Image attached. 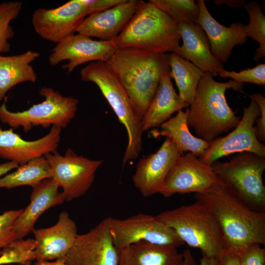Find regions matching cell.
Returning a JSON list of instances; mask_svg holds the SVG:
<instances>
[{
	"label": "cell",
	"instance_id": "obj_23",
	"mask_svg": "<svg viewBox=\"0 0 265 265\" xmlns=\"http://www.w3.org/2000/svg\"><path fill=\"white\" fill-rule=\"evenodd\" d=\"M189 105L176 93L169 73L161 77L157 91L141 120L143 132L159 127L175 112Z\"/></svg>",
	"mask_w": 265,
	"mask_h": 265
},
{
	"label": "cell",
	"instance_id": "obj_21",
	"mask_svg": "<svg viewBox=\"0 0 265 265\" xmlns=\"http://www.w3.org/2000/svg\"><path fill=\"white\" fill-rule=\"evenodd\" d=\"M179 25L183 44L175 53L203 72L217 76L224 69V65L212 55L209 39L201 26L198 23Z\"/></svg>",
	"mask_w": 265,
	"mask_h": 265
},
{
	"label": "cell",
	"instance_id": "obj_31",
	"mask_svg": "<svg viewBox=\"0 0 265 265\" xmlns=\"http://www.w3.org/2000/svg\"><path fill=\"white\" fill-rule=\"evenodd\" d=\"M34 239H16L0 252V265L11 263L26 265L36 259Z\"/></svg>",
	"mask_w": 265,
	"mask_h": 265
},
{
	"label": "cell",
	"instance_id": "obj_28",
	"mask_svg": "<svg viewBox=\"0 0 265 265\" xmlns=\"http://www.w3.org/2000/svg\"><path fill=\"white\" fill-rule=\"evenodd\" d=\"M51 177L50 165L45 157H41L19 165L15 171L1 177L0 188L9 189L23 186L33 188Z\"/></svg>",
	"mask_w": 265,
	"mask_h": 265
},
{
	"label": "cell",
	"instance_id": "obj_26",
	"mask_svg": "<svg viewBox=\"0 0 265 265\" xmlns=\"http://www.w3.org/2000/svg\"><path fill=\"white\" fill-rule=\"evenodd\" d=\"M188 111V107L185 111H179L161 124L160 129L153 130L151 133L155 138L165 136L171 139L182 153L191 152L198 158L207 148L208 142L190 133L187 122Z\"/></svg>",
	"mask_w": 265,
	"mask_h": 265
},
{
	"label": "cell",
	"instance_id": "obj_42",
	"mask_svg": "<svg viewBox=\"0 0 265 265\" xmlns=\"http://www.w3.org/2000/svg\"><path fill=\"white\" fill-rule=\"evenodd\" d=\"M184 260L182 265H196V263L191 252L188 249L183 253Z\"/></svg>",
	"mask_w": 265,
	"mask_h": 265
},
{
	"label": "cell",
	"instance_id": "obj_20",
	"mask_svg": "<svg viewBox=\"0 0 265 265\" xmlns=\"http://www.w3.org/2000/svg\"><path fill=\"white\" fill-rule=\"evenodd\" d=\"M196 3L199 9L197 23L201 26L209 39L212 55L219 62H226L233 48L244 44L247 40L244 25L238 22L226 27L212 16L204 0H198Z\"/></svg>",
	"mask_w": 265,
	"mask_h": 265
},
{
	"label": "cell",
	"instance_id": "obj_9",
	"mask_svg": "<svg viewBox=\"0 0 265 265\" xmlns=\"http://www.w3.org/2000/svg\"><path fill=\"white\" fill-rule=\"evenodd\" d=\"M113 243L118 250L140 241L173 246L184 242L157 216L138 213L124 219L107 217Z\"/></svg>",
	"mask_w": 265,
	"mask_h": 265
},
{
	"label": "cell",
	"instance_id": "obj_4",
	"mask_svg": "<svg viewBox=\"0 0 265 265\" xmlns=\"http://www.w3.org/2000/svg\"><path fill=\"white\" fill-rule=\"evenodd\" d=\"M179 25L149 1H143L122 32L111 41L116 49L136 48L156 53H175Z\"/></svg>",
	"mask_w": 265,
	"mask_h": 265
},
{
	"label": "cell",
	"instance_id": "obj_3",
	"mask_svg": "<svg viewBox=\"0 0 265 265\" xmlns=\"http://www.w3.org/2000/svg\"><path fill=\"white\" fill-rule=\"evenodd\" d=\"M243 87V83L233 80L219 82L211 73L204 72L188 107V127L193 129L199 138L207 142L235 128L241 118L229 106L225 92L230 88L240 91Z\"/></svg>",
	"mask_w": 265,
	"mask_h": 265
},
{
	"label": "cell",
	"instance_id": "obj_35",
	"mask_svg": "<svg viewBox=\"0 0 265 265\" xmlns=\"http://www.w3.org/2000/svg\"><path fill=\"white\" fill-rule=\"evenodd\" d=\"M238 256L240 265H265V249L259 243L248 245Z\"/></svg>",
	"mask_w": 265,
	"mask_h": 265
},
{
	"label": "cell",
	"instance_id": "obj_40",
	"mask_svg": "<svg viewBox=\"0 0 265 265\" xmlns=\"http://www.w3.org/2000/svg\"><path fill=\"white\" fill-rule=\"evenodd\" d=\"M214 3L216 5H222L223 4H226L228 7L230 8L234 7H239L244 5V0H214Z\"/></svg>",
	"mask_w": 265,
	"mask_h": 265
},
{
	"label": "cell",
	"instance_id": "obj_29",
	"mask_svg": "<svg viewBox=\"0 0 265 265\" xmlns=\"http://www.w3.org/2000/svg\"><path fill=\"white\" fill-rule=\"evenodd\" d=\"M179 24L197 23L199 7L193 0H149Z\"/></svg>",
	"mask_w": 265,
	"mask_h": 265
},
{
	"label": "cell",
	"instance_id": "obj_11",
	"mask_svg": "<svg viewBox=\"0 0 265 265\" xmlns=\"http://www.w3.org/2000/svg\"><path fill=\"white\" fill-rule=\"evenodd\" d=\"M96 11L94 0H71L55 8L35 10L31 22L39 35L57 44L75 34L86 17Z\"/></svg>",
	"mask_w": 265,
	"mask_h": 265
},
{
	"label": "cell",
	"instance_id": "obj_32",
	"mask_svg": "<svg viewBox=\"0 0 265 265\" xmlns=\"http://www.w3.org/2000/svg\"><path fill=\"white\" fill-rule=\"evenodd\" d=\"M222 78H231L237 82H250L258 85L265 84V64H259L252 68L241 70L239 72L224 69L218 74Z\"/></svg>",
	"mask_w": 265,
	"mask_h": 265
},
{
	"label": "cell",
	"instance_id": "obj_38",
	"mask_svg": "<svg viewBox=\"0 0 265 265\" xmlns=\"http://www.w3.org/2000/svg\"><path fill=\"white\" fill-rule=\"evenodd\" d=\"M222 265H240L238 255L224 250L220 257Z\"/></svg>",
	"mask_w": 265,
	"mask_h": 265
},
{
	"label": "cell",
	"instance_id": "obj_22",
	"mask_svg": "<svg viewBox=\"0 0 265 265\" xmlns=\"http://www.w3.org/2000/svg\"><path fill=\"white\" fill-rule=\"evenodd\" d=\"M58 188L52 178L43 180L33 188L29 204L13 223L16 239H23L32 232L36 222L45 211L66 201L62 192H59Z\"/></svg>",
	"mask_w": 265,
	"mask_h": 265
},
{
	"label": "cell",
	"instance_id": "obj_36",
	"mask_svg": "<svg viewBox=\"0 0 265 265\" xmlns=\"http://www.w3.org/2000/svg\"><path fill=\"white\" fill-rule=\"evenodd\" d=\"M247 95L258 104L261 114L256 120L255 133L257 139L261 142L265 141V98L262 94L254 93Z\"/></svg>",
	"mask_w": 265,
	"mask_h": 265
},
{
	"label": "cell",
	"instance_id": "obj_30",
	"mask_svg": "<svg viewBox=\"0 0 265 265\" xmlns=\"http://www.w3.org/2000/svg\"><path fill=\"white\" fill-rule=\"evenodd\" d=\"M250 18L249 23L244 25L246 36L257 41L259 47L256 50L253 59L258 61L265 56V17L260 4L252 1L243 5Z\"/></svg>",
	"mask_w": 265,
	"mask_h": 265
},
{
	"label": "cell",
	"instance_id": "obj_44",
	"mask_svg": "<svg viewBox=\"0 0 265 265\" xmlns=\"http://www.w3.org/2000/svg\"><path fill=\"white\" fill-rule=\"evenodd\" d=\"M30 265V264H26V265Z\"/></svg>",
	"mask_w": 265,
	"mask_h": 265
},
{
	"label": "cell",
	"instance_id": "obj_41",
	"mask_svg": "<svg viewBox=\"0 0 265 265\" xmlns=\"http://www.w3.org/2000/svg\"><path fill=\"white\" fill-rule=\"evenodd\" d=\"M199 265H222L220 258H210L202 254Z\"/></svg>",
	"mask_w": 265,
	"mask_h": 265
},
{
	"label": "cell",
	"instance_id": "obj_15",
	"mask_svg": "<svg viewBox=\"0 0 265 265\" xmlns=\"http://www.w3.org/2000/svg\"><path fill=\"white\" fill-rule=\"evenodd\" d=\"M116 50L111 41L93 40L77 33L56 44L49 56V62L51 65L55 66L68 60L62 68L71 73L86 62H107Z\"/></svg>",
	"mask_w": 265,
	"mask_h": 265
},
{
	"label": "cell",
	"instance_id": "obj_33",
	"mask_svg": "<svg viewBox=\"0 0 265 265\" xmlns=\"http://www.w3.org/2000/svg\"><path fill=\"white\" fill-rule=\"evenodd\" d=\"M23 209L10 210L0 214V248H4L16 239L13 223Z\"/></svg>",
	"mask_w": 265,
	"mask_h": 265
},
{
	"label": "cell",
	"instance_id": "obj_10",
	"mask_svg": "<svg viewBox=\"0 0 265 265\" xmlns=\"http://www.w3.org/2000/svg\"><path fill=\"white\" fill-rule=\"evenodd\" d=\"M45 158L51 170V178L62 188L65 200L69 201L83 196L91 186L95 173L102 164V159H91L77 155L68 149L64 155L57 151Z\"/></svg>",
	"mask_w": 265,
	"mask_h": 265
},
{
	"label": "cell",
	"instance_id": "obj_8",
	"mask_svg": "<svg viewBox=\"0 0 265 265\" xmlns=\"http://www.w3.org/2000/svg\"><path fill=\"white\" fill-rule=\"evenodd\" d=\"M39 94L44 100L22 111L9 110L4 101L0 106L1 122L13 129L22 127L25 132L39 126L45 128L51 126L61 129L66 127L76 115L79 100L73 97L64 96L48 87L41 88Z\"/></svg>",
	"mask_w": 265,
	"mask_h": 265
},
{
	"label": "cell",
	"instance_id": "obj_39",
	"mask_svg": "<svg viewBox=\"0 0 265 265\" xmlns=\"http://www.w3.org/2000/svg\"><path fill=\"white\" fill-rule=\"evenodd\" d=\"M19 165L15 162L9 161L0 164V179L10 171L16 169Z\"/></svg>",
	"mask_w": 265,
	"mask_h": 265
},
{
	"label": "cell",
	"instance_id": "obj_1",
	"mask_svg": "<svg viewBox=\"0 0 265 265\" xmlns=\"http://www.w3.org/2000/svg\"><path fill=\"white\" fill-rule=\"evenodd\" d=\"M195 198L207 207L216 220L225 251L238 255L251 244H265V212L249 207L223 183L195 193Z\"/></svg>",
	"mask_w": 265,
	"mask_h": 265
},
{
	"label": "cell",
	"instance_id": "obj_19",
	"mask_svg": "<svg viewBox=\"0 0 265 265\" xmlns=\"http://www.w3.org/2000/svg\"><path fill=\"white\" fill-rule=\"evenodd\" d=\"M36 261H50L64 258L73 246L77 234L75 221L66 211L59 215L57 222L46 228L34 229Z\"/></svg>",
	"mask_w": 265,
	"mask_h": 265
},
{
	"label": "cell",
	"instance_id": "obj_25",
	"mask_svg": "<svg viewBox=\"0 0 265 265\" xmlns=\"http://www.w3.org/2000/svg\"><path fill=\"white\" fill-rule=\"evenodd\" d=\"M40 55L39 53L31 51L10 56L0 54V101L18 84L36 81L37 75L31 63Z\"/></svg>",
	"mask_w": 265,
	"mask_h": 265
},
{
	"label": "cell",
	"instance_id": "obj_17",
	"mask_svg": "<svg viewBox=\"0 0 265 265\" xmlns=\"http://www.w3.org/2000/svg\"><path fill=\"white\" fill-rule=\"evenodd\" d=\"M61 128L52 126L50 132L35 140H26L13 131L0 126V158L19 165L56 151L61 138Z\"/></svg>",
	"mask_w": 265,
	"mask_h": 265
},
{
	"label": "cell",
	"instance_id": "obj_13",
	"mask_svg": "<svg viewBox=\"0 0 265 265\" xmlns=\"http://www.w3.org/2000/svg\"><path fill=\"white\" fill-rule=\"evenodd\" d=\"M222 183L210 165L191 152L181 155L162 184L159 192L165 197L175 194L204 192Z\"/></svg>",
	"mask_w": 265,
	"mask_h": 265
},
{
	"label": "cell",
	"instance_id": "obj_34",
	"mask_svg": "<svg viewBox=\"0 0 265 265\" xmlns=\"http://www.w3.org/2000/svg\"><path fill=\"white\" fill-rule=\"evenodd\" d=\"M22 7L20 1H8L0 3V35L11 27L10 22L19 15Z\"/></svg>",
	"mask_w": 265,
	"mask_h": 265
},
{
	"label": "cell",
	"instance_id": "obj_6",
	"mask_svg": "<svg viewBox=\"0 0 265 265\" xmlns=\"http://www.w3.org/2000/svg\"><path fill=\"white\" fill-rule=\"evenodd\" d=\"M84 81L94 83L111 107L119 122L126 129L128 142L122 160L123 165L136 159L141 151L143 131L141 119L121 83L106 63L91 62L80 72Z\"/></svg>",
	"mask_w": 265,
	"mask_h": 265
},
{
	"label": "cell",
	"instance_id": "obj_18",
	"mask_svg": "<svg viewBox=\"0 0 265 265\" xmlns=\"http://www.w3.org/2000/svg\"><path fill=\"white\" fill-rule=\"evenodd\" d=\"M143 0H124L104 11L88 15L77 33L103 41H112L122 32Z\"/></svg>",
	"mask_w": 265,
	"mask_h": 265
},
{
	"label": "cell",
	"instance_id": "obj_16",
	"mask_svg": "<svg viewBox=\"0 0 265 265\" xmlns=\"http://www.w3.org/2000/svg\"><path fill=\"white\" fill-rule=\"evenodd\" d=\"M183 154L173 140L166 138L158 151L138 160L132 181L142 196L159 192L169 172Z\"/></svg>",
	"mask_w": 265,
	"mask_h": 265
},
{
	"label": "cell",
	"instance_id": "obj_2",
	"mask_svg": "<svg viewBox=\"0 0 265 265\" xmlns=\"http://www.w3.org/2000/svg\"><path fill=\"white\" fill-rule=\"evenodd\" d=\"M106 63L141 120L161 77L170 72V53H156L133 48L117 49Z\"/></svg>",
	"mask_w": 265,
	"mask_h": 265
},
{
	"label": "cell",
	"instance_id": "obj_12",
	"mask_svg": "<svg viewBox=\"0 0 265 265\" xmlns=\"http://www.w3.org/2000/svg\"><path fill=\"white\" fill-rule=\"evenodd\" d=\"M261 114L257 103L251 99L248 107L243 108V115L238 125L224 137L208 142L203 153L198 159L211 166L218 159L236 153L250 152L265 158V145L257 138L254 124Z\"/></svg>",
	"mask_w": 265,
	"mask_h": 265
},
{
	"label": "cell",
	"instance_id": "obj_37",
	"mask_svg": "<svg viewBox=\"0 0 265 265\" xmlns=\"http://www.w3.org/2000/svg\"><path fill=\"white\" fill-rule=\"evenodd\" d=\"M14 31L10 27L5 32L0 35V54L1 53H7L10 50V44L8 40L13 37Z\"/></svg>",
	"mask_w": 265,
	"mask_h": 265
},
{
	"label": "cell",
	"instance_id": "obj_5",
	"mask_svg": "<svg viewBox=\"0 0 265 265\" xmlns=\"http://www.w3.org/2000/svg\"><path fill=\"white\" fill-rule=\"evenodd\" d=\"M172 228L184 243L210 258H220L225 250L219 226L207 207L196 200L156 215Z\"/></svg>",
	"mask_w": 265,
	"mask_h": 265
},
{
	"label": "cell",
	"instance_id": "obj_27",
	"mask_svg": "<svg viewBox=\"0 0 265 265\" xmlns=\"http://www.w3.org/2000/svg\"><path fill=\"white\" fill-rule=\"evenodd\" d=\"M170 67L169 74L176 82L179 97L190 106L204 72L175 53H170Z\"/></svg>",
	"mask_w": 265,
	"mask_h": 265
},
{
	"label": "cell",
	"instance_id": "obj_43",
	"mask_svg": "<svg viewBox=\"0 0 265 265\" xmlns=\"http://www.w3.org/2000/svg\"><path fill=\"white\" fill-rule=\"evenodd\" d=\"M35 265H67L65 263V259L61 258L57 259L53 262L46 261L43 260L36 261Z\"/></svg>",
	"mask_w": 265,
	"mask_h": 265
},
{
	"label": "cell",
	"instance_id": "obj_14",
	"mask_svg": "<svg viewBox=\"0 0 265 265\" xmlns=\"http://www.w3.org/2000/svg\"><path fill=\"white\" fill-rule=\"evenodd\" d=\"M64 259L67 265H119V251L113 243L107 217L78 235Z\"/></svg>",
	"mask_w": 265,
	"mask_h": 265
},
{
	"label": "cell",
	"instance_id": "obj_7",
	"mask_svg": "<svg viewBox=\"0 0 265 265\" xmlns=\"http://www.w3.org/2000/svg\"><path fill=\"white\" fill-rule=\"evenodd\" d=\"M211 167L237 197L252 209L265 212V187L263 180L265 158L252 152H243L227 162L216 160Z\"/></svg>",
	"mask_w": 265,
	"mask_h": 265
},
{
	"label": "cell",
	"instance_id": "obj_24",
	"mask_svg": "<svg viewBox=\"0 0 265 265\" xmlns=\"http://www.w3.org/2000/svg\"><path fill=\"white\" fill-rule=\"evenodd\" d=\"M119 265H182L177 247L140 241L118 250Z\"/></svg>",
	"mask_w": 265,
	"mask_h": 265
}]
</instances>
